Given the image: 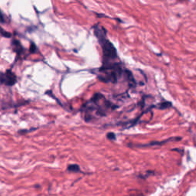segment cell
Returning a JSON list of instances; mask_svg holds the SVG:
<instances>
[{"instance_id":"6da1fadb","label":"cell","mask_w":196,"mask_h":196,"mask_svg":"<svg viewBox=\"0 0 196 196\" xmlns=\"http://www.w3.org/2000/svg\"><path fill=\"white\" fill-rule=\"evenodd\" d=\"M116 107V106L106 99L102 93H97L89 101L83 106V116L84 120L90 122L98 117L106 116Z\"/></svg>"},{"instance_id":"7a4b0ae2","label":"cell","mask_w":196,"mask_h":196,"mask_svg":"<svg viewBox=\"0 0 196 196\" xmlns=\"http://www.w3.org/2000/svg\"><path fill=\"white\" fill-rule=\"evenodd\" d=\"M94 33L98 38L99 43L102 48L103 52V64H109L116 63L117 59V52L114 45L107 38V31L103 27H100L99 25L94 26Z\"/></svg>"},{"instance_id":"3957f363","label":"cell","mask_w":196,"mask_h":196,"mask_svg":"<svg viewBox=\"0 0 196 196\" xmlns=\"http://www.w3.org/2000/svg\"><path fill=\"white\" fill-rule=\"evenodd\" d=\"M124 70L120 62L103 64L98 69V77L103 82L115 84L124 73Z\"/></svg>"},{"instance_id":"277c9868","label":"cell","mask_w":196,"mask_h":196,"mask_svg":"<svg viewBox=\"0 0 196 196\" xmlns=\"http://www.w3.org/2000/svg\"><path fill=\"white\" fill-rule=\"evenodd\" d=\"M0 83L8 87L15 85L17 83V76L11 69L6 70L5 72H0Z\"/></svg>"},{"instance_id":"5b68a950","label":"cell","mask_w":196,"mask_h":196,"mask_svg":"<svg viewBox=\"0 0 196 196\" xmlns=\"http://www.w3.org/2000/svg\"><path fill=\"white\" fill-rule=\"evenodd\" d=\"M182 138L181 137H172V138H169L167 139H165V140H162V141H152L151 143H149L148 144H145V145H134V146H139V147H141V146H156V145H159V146H162V145L165 144V143H167L169 142H171V141H179V140H181Z\"/></svg>"},{"instance_id":"8992f818","label":"cell","mask_w":196,"mask_h":196,"mask_svg":"<svg viewBox=\"0 0 196 196\" xmlns=\"http://www.w3.org/2000/svg\"><path fill=\"white\" fill-rule=\"evenodd\" d=\"M12 48H13V51L16 53V54H17V58H16V60H17L18 58L20 57L22 54H23L24 48L22 47V44L20 43V42L17 39H13V41L12 42Z\"/></svg>"},{"instance_id":"52a82bcc","label":"cell","mask_w":196,"mask_h":196,"mask_svg":"<svg viewBox=\"0 0 196 196\" xmlns=\"http://www.w3.org/2000/svg\"><path fill=\"white\" fill-rule=\"evenodd\" d=\"M172 107V104L170 102H164V103L159 104V105L156 106V107L160 108V110H165V109L169 108Z\"/></svg>"},{"instance_id":"ba28073f","label":"cell","mask_w":196,"mask_h":196,"mask_svg":"<svg viewBox=\"0 0 196 196\" xmlns=\"http://www.w3.org/2000/svg\"><path fill=\"white\" fill-rule=\"evenodd\" d=\"M68 170L70 171V172H80V167L78 166L77 165H70L68 167Z\"/></svg>"},{"instance_id":"9c48e42d","label":"cell","mask_w":196,"mask_h":196,"mask_svg":"<svg viewBox=\"0 0 196 196\" xmlns=\"http://www.w3.org/2000/svg\"><path fill=\"white\" fill-rule=\"evenodd\" d=\"M107 139H110V141L116 140V135L114 133H108L107 135Z\"/></svg>"},{"instance_id":"30bf717a","label":"cell","mask_w":196,"mask_h":196,"mask_svg":"<svg viewBox=\"0 0 196 196\" xmlns=\"http://www.w3.org/2000/svg\"><path fill=\"white\" fill-rule=\"evenodd\" d=\"M30 53H35L37 52V47L34 43L31 42V45H30V49H29Z\"/></svg>"},{"instance_id":"8fae6325","label":"cell","mask_w":196,"mask_h":196,"mask_svg":"<svg viewBox=\"0 0 196 196\" xmlns=\"http://www.w3.org/2000/svg\"><path fill=\"white\" fill-rule=\"evenodd\" d=\"M0 22H1V23H5V22H6L5 15L4 14L1 12V10H0Z\"/></svg>"}]
</instances>
